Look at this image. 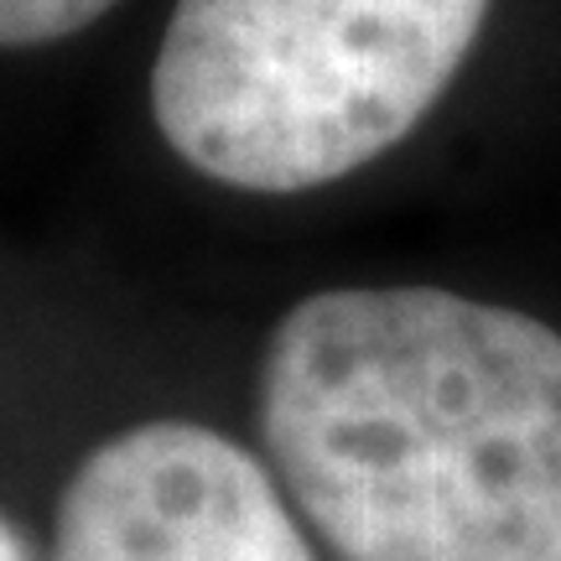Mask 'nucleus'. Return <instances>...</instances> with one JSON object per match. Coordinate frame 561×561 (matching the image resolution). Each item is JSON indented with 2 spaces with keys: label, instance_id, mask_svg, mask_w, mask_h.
<instances>
[{
  "label": "nucleus",
  "instance_id": "obj_4",
  "mask_svg": "<svg viewBox=\"0 0 561 561\" xmlns=\"http://www.w3.org/2000/svg\"><path fill=\"white\" fill-rule=\"evenodd\" d=\"M115 5L121 0H0V53L79 37Z\"/></svg>",
  "mask_w": 561,
  "mask_h": 561
},
{
  "label": "nucleus",
  "instance_id": "obj_5",
  "mask_svg": "<svg viewBox=\"0 0 561 561\" xmlns=\"http://www.w3.org/2000/svg\"><path fill=\"white\" fill-rule=\"evenodd\" d=\"M0 561H32V551H26V541H21V530L5 515H0Z\"/></svg>",
  "mask_w": 561,
  "mask_h": 561
},
{
  "label": "nucleus",
  "instance_id": "obj_1",
  "mask_svg": "<svg viewBox=\"0 0 561 561\" xmlns=\"http://www.w3.org/2000/svg\"><path fill=\"white\" fill-rule=\"evenodd\" d=\"M261 437L339 561H561V322L458 286H333L261 354Z\"/></svg>",
  "mask_w": 561,
  "mask_h": 561
},
{
  "label": "nucleus",
  "instance_id": "obj_2",
  "mask_svg": "<svg viewBox=\"0 0 561 561\" xmlns=\"http://www.w3.org/2000/svg\"><path fill=\"white\" fill-rule=\"evenodd\" d=\"M500 0H178L151 62L161 140L240 193H312L453 100Z\"/></svg>",
  "mask_w": 561,
  "mask_h": 561
},
{
  "label": "nucleus",
  "instance_id": "obj_3",
  "mask_svg": "<svg viewBox=\"0 0 561 561\" xmlns=\"http://www.w3.org/2000/svg\"><path fill=\"white\" fill-rule=\"evenodd\" d=\"M53 561H318V551L240 442L198 421H140L73 468Z\"/></svg>",
  "mask_w": 561,
  "mask_h": 561
}]
</instances>
